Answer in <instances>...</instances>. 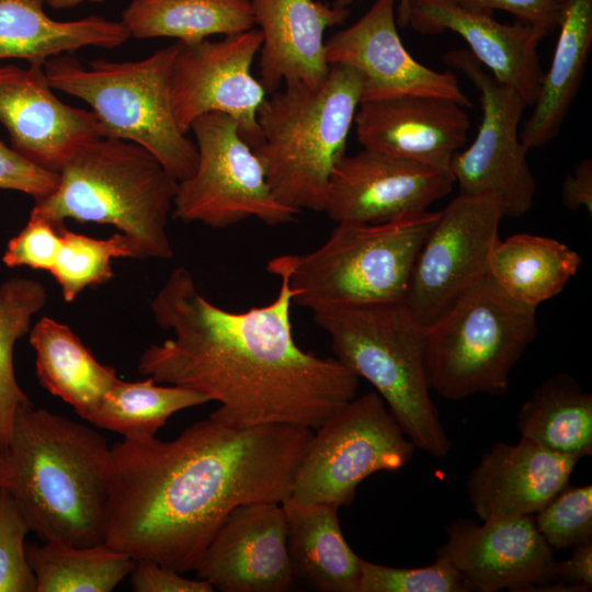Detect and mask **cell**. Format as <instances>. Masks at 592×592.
Returning a JSON list of instances; mask_svg holds the SVG:
<instances>
[{
	"mask_svg": "<svg viewBox=\"0 0 592 592\" xmlns=\"http://www.w3.org/2000/svg\"><path fill=\"white\" fill-rule=\"evenodd\" d=\"M294 254L266 270L280 291L265 306L223 309L175 267L150 301L156 323L173 335L149 345L138 372L160 384L204 395L219 406L209 418L232 429L292 424L316 430L356 396L358 377L335 357H321L294 340L289 277Z\"/></svg>",
	"mask_w": 592,
	"mask_h": 592,
	"instance_id": "1",
	"label": "cell"
},
{
	"mask_svg": "<svg viewBox=\"0 0 592 592\" xmlns=\"http://www.w3.org/2000/svg\"><path fill=\"white\" fill-rule=\"evenodd\" d=\"M312 434L292 424L232 429L208 417L171 441L114 443L104 543L134 560L194 571L234 509L291 496Z\"/></svg>",
	"mask_w": 592,
	"mask_h": 592,
	"instance_id": "2",
	"label": "cell"
},
{
	"mask_svg": "<svg viewBox=\"0 0 592 592\" xmlns=\"http://www.w3.org/2000/svg\"><path fill=\"white\" fill-rule=\"evenodd\" d=\"M110 470L104 435L32 402L19 409L0 448V490L42 542L104 543Z\"/></svg>",
	"mask_w": 592,
	"mask_h": 592,
	"instance_id": "3",
	"label": "cell"
},
{
	"mask_svg": "<svg viewBox=\"0 0 592 592\" xmlns=\"http://www.w3.org/2000/svg\"><path fill=\"white\" fill-rule=\"evenodd\" d=\"M178 181L144 147L101 137L58 171V182L32 209L57 227L66 219L111 225L132 241L136 259L173 255L168 235Z\"/></svg>",
	"mask_w": 592,
	"mask_h": 592,
	"instance_id": "4",
	"label": "cell"
},
{
	"mask_svg": "<svg viewBox=\"0 0 592 592\" xmlns=\"http://www.w3.org/2000/svg\"><path fill=\"white\" fill-rule=\"evenodd\" d=\"M361 98L362 78L345 65H330L317 88L286 84L264 98L252 150L280 203L298 213L325 209L328 183L345 156Z\"/></svg>",
	"mask_w": 592,
	"mask_h": 592,
	"instance_id": "5",
	"label": "cell"
},
{
	"mask_svg": "<svg viewBox=\"0 0 592 592\" xmlns=\"http://www.w3.org/2000/svg\"><path fill=\"white\" fill-rule=\"evenodd\" d=\"M334 357L366 379L415 448L436 458L452 444L430 396L425 325L403 299L312 310Z\"/></svg>",
	"mask_w": 592,
	"mask_h": 592,
	"instance_id": "6",
	"label": "cell"
},
{
	"mask_svg": "<svg viewBox=\"0 0 592 592\" xmlns=\"http://www.w3.org/2000/svg\"><path fill=\"white\" fill-rule=\"evenodd\" d=\"M179 41L135 61L94 59L83 66L69 54L44 65L49 86L83 100L106 137L135 143L153 155L179 182L197 163L195 141L178 126L170 93Z\"/></svg>",
	"mask_w": 592,
	"mask_h": 592,
	"instance_id": "7",
	"label": "cell"
},
{
	"mask_svg": "<svg viewBox=\"0 0 592 592\" xmlns=\"http://www.w3.org/2000/svg\"><path fill=\"white\" fill-rule=\"evenodd\" d=\"M537 307L504 293L487 274L425 326L430 388L449 400L503 395L537 335Z\"/></svg>",
	"mask_w": 592,
	"mask_h": 592,
	"instance_id": "8",
	"label": "cell"
},
{
	"mask_svg": "<svg viewBox=\"0 0 592 592\" xmlns=\"http://www.w3.org/2000/svg\"><path fill=\"white\" fill-rule=\"evenodd\" d=\"M440 212L383 224L342 221L327 241L294 254L293 305L312 310L405 299L415 259Z\"/></svg>",
	"mask_w": 592,
	"mask_h": 592,
	"instance_id": "9",
	"label": "cell"
},
{
	"mask_svg": "<svg viewBox=\"0 0 592 592\" xmlns=\"http://www.w3.org/2000/svg\"><path fill=\"white\" fill-rule=\"evenodd\" d=\"M414 448L376 391L355 396L314 430L289 497L338 509L349 505L364 479L401 469Z\"/></svg>",
	"mask_w": 592,
	"mask_h": 592,
	"instance_id": "10",
	"label": "cell"
},
{
	"mask_svg": "<svg viewBox=\"0 0 592 592\" xmlns=\"http://www.w3.org/2000/svg\"><path fill=\"white\" fill-rule=\"evenodd\" d=\"M194 172L179 181L172 216L223 229L248 218L278 226L293 221L297 210L273 195L263 167L230 116L212 112L196 117Z\"/></svg>",
	"mask_w": 592,
	"mask_h": 592,
	"instance_id": "11",
	"label": "cell"
},
{
	"mask_svg": "<svg viewBox=\"0 0 592 592\" xmlns=\"http://www.w3.org/2000/svg\"><path fill=\"white\" fill-rule=\"evenodd\" d=\"M445 62L463 72L478 89L481 122L475 140L457 151L449 171L459 194L494 195L504 217H521L533 206L537 185L520 139V122L526 106L511 87L496 80L468 49H453Z\"/></svg>",
	"mask_w": 592,
	"mask_h": 592,
	"instance_id": "12",
	"label": "cell"
},
{
	"mask_svg": "<svg viewBox=\"0 0 592 592\" xmlns=\"http://www.w3.org/2000/svg\"><path fill=\"white\" fill-rule=\"evenodd\" d=\"M504 213L494 195L458 194L439 218L415 259L405 303L424 323L489 274Z\"/></svg>",
	"mask_w": 592,
	"mask_h": 592,
	"instance_id": "13",
	"label": "cell"
},
{
	"mask_svg": "<svg viewBox=\"0 0 592 592\" xmlns=\"http://www.w3.org/2000/svg\"><path fill=\"white\" fill-rule=\"evenodd\" d=\"M179 43L170 82L179 128L187 134L196 117L224 113L235 119L242 138L253 149L259 143L257 113L266 96L251 73L262 45L261 32L253 27L220 41Z\"/></svg>",
	"mask_w": 592,
	"mask_h": 592,
	"instance_id": "14",
	"label": "cell"
},
{
	"mask_svg": "<svg viewBox=\"0 0 592 592\" xmlns=\"http://www.w3.org/2000/svg\"><path fill=\"white\" fill-rule=\"evenodd\" d=\"M454 183L451 171L363 148L334 167L323 210L335 223L383 224L428 210Z\"/></svg>",
	"mask_w": 592,
	"mask_h": 592,
	"instance_id": "15",
	"label": "cell"
},
{
	"mask_svg": "<svg viewBox=\"0 0 592 592\" xmlns=\"http://www.w3.org/2000/svg\"><path fill=\"white\" fill-rule=\"evenodd\" d=\"M396 0H374L353 24L325 41L330 65L354 68L362 78L361 102L402 94L449 99L470 107L458 79L449 71H435L417 61L397 31Z\"/></svg>",
	"mask_w": 592,
	"mask_h": 592,
	"instance_id": "16",
	"label": "cell"
},
{
	"mask_svg": "<svg viewBox=\"0 0 592 592\" xmlns=\"http://www.w3.org/2000/svg\"><path fill=\"white\" fill-rule=\"evenodd\" d=\"M0 123L19 155L57 173L81 147L106 136L91 110L55 95L38 66H0Z\"/></svg>",
	"mask_w": 592,
	"mask_h": 592,
	"instance_id": "17",
	"label": "cell"
},
{
	"mask_svg": "<svg viewBox=\"0 0 592 592\" xmlns=\"http://www.w3.org/2000/svg\"><path fill=\"white\" fill-rule=\"evenodd\" d=\"M436 557L447 559L470 590L526 592L555 581L554 549L538 532L533 515L477 524L457 519Z\"/></svg>",
	"mask_w": 592,
	"mask_h": 592,
	"instance_id": "18",
	"label": "cell"
},
{
	"mask_svg": "<svg viewBox=\"0 0 592 592\" xmlns=\"http://www.w3.org/2000/svg\"><path fill=\"white\" fill-rule=\"evenodd\" d=\"M223 592H284L295 581L284 509L255 502L234 509L194 570Z\"/></svg>",
	"mask_w": 592,
	"mask_h": 592,
	"instance_id": "19",
	"label": "cell"
},
{
	"mask_svg": "<svg viewBox=\"0 0 592 592\" xmlns=\"http://www.w3.org/2000/svg\"><path fill=\"white\" fill-rule=\"evenodd\" d=\"M353 124L363 148L446 171L470 127L463 106L423 94L363 101Z\"/></svg>",
	"mask_w": 592,
	"mask_h": 592,
	"instance_id": "20",
	"label": "cell"
},
{
	"mask_svg": "<svg viewBox=\"0 0 592 592\" xmlns=\"http://www.w3.org/2000/svg\"><path fill=\"white\" fill-rule=\"evenodd\" d=\"M408 25L423 34H458L496 80L513 88L526 105L535 103L544 76L537 47L545 36L533 25L501 23L492 12L456 0H411Z\"/></svg>",
	"mask_w": 592,
	"mask_h": 592,
	"instance_id": "21",
	"label": "cell"
},
{
	"mask_svg": "<svg viewBox=\"0 0 592 592\" xmlns=\"http://www.w3.org/2000/svg\"><path fill=\"white\" fill-rule=\"evenodd\" d=\"M262 35L259 81L266 95L282 84L317 88L330 66L326 59L325 32L343 23L348 8L317 0H250Z\"/></svg>",
	"mask_w": 592,
	"mask_h": 592,
	"instance_id": "22",
	"label": "cell"
},
{
	"mask_svg": "<svg viewBox=\"0 0 592 592\" xmlns=\"http://www.w3.org/2000/svg\"><path fill=\"white\" fill-rule=\"evenodd\" d=\"M578 460L522 437L497 442L469 474L471 508L482 522L534 515L568 485Z\"/></svg>",
	"mask_w": 592,
	"mask_h": 592,
	"instance_id": "23",
	"label": "cell"
},
{
	"mask_svg": "<svg viewBox=\"0 0 592 592\" xmlns=\"http://www.w3.org/2000/svg\"><path fill=\"white\" fill-rule=\"evenodd\" d=\"M45 0H0V59H23L43 67L53 57L88 46L105 49L126 43L130 35L121 21L88 16L56 21Z\"/></svg>",
	"mask_w": 592,
	"mask_h": 592,
	"instance_id": "24",
	"label": "cell"
},
{
	"mask_svg": "<svg viewBox=\"0 0 592 592\" xmlns=\"http://www.w3.org/2000/svg\"><path fill=\"white\" fill-rule=\"evenodd\" d=\"M287 525V548L293 572L322 592H358L361 558L342 533L338 508L282 502Z\"/></svg>",
	"mask_w": 592,
	"mask_h": 592,
	"instance_id": "25",
	"label": "cell"
},
{
	"mask_svg": "<svg viewBox=\"0 0 592 592\" xmlns=\"http://www.w3.org/2000/svg\"><path fill=\"white\" fill-rule=\"evenodd\" d=\"M549 69L520 132L530 150L551 141L577 95L592 47V0H563Z\"/></svg>",
	"mask_w": 592,
	"mask_h": 592,
	"instance_id": "26",
	"label": "cell"
},
{
	"mask_svg": "<svg viewBox=\"0 0 592 592\" xmlns=\"http://www.w3.org/2000/svg\"><path fill=\"white\" fill-rule=\"evenodd\" d=\"M30 343L42 387L88 421L118 379L114 367L101 364L67 325L49 317L31 328Z\"/></svg>",
	"mask_w": 592,
	"mask_h": 592,
	"instance_id": "27",
	"label": "cell"
},
{
	"mask_svg": "<svg viewBox=\"0 0 592 592\" xmlns=\"http://www.w3.org/2000/svg\"><path fill=\"white\" fill-rule=\"evenodd\" d=\"M580 254L556 239L515 234L496 242L489 275L513 299L537 307L558 295L577 273Z\"/></svg>",
	"mask_w": 592,
	"mask_h": 592,
	"instance_id": "28",
	"label": "cell"
},
{
	"mask_svg": "<svg viewBox=\"0 0 592 592\" xmlns=\"http://www.w3.org/2000/svg\"><path fill=\"white\" fill-rule=\"evenodd\" d=\"M526 439L550 452L582 458L592 454V395L568 374L550 376L536 387L516 415Z\"/></svg>",
	"mask_w": 592,
	"mask_h": 592,
	"instance_id": "29",
	"label": "cell"
},
{
	"mask_svg": "<svg viewBox=\"0 0 592 592\" xmlns=\"http://www.w3.org/2000/svg\"><path fill=\"white\" fill-rule=\"evenodd\" d=\"M121 22L135 38L171 37L183 43L255 26L250 0H130Z\"/></svg>",
	"mask_w": 592,
	"mask_h": 592,
	"instance_id": "30",
	"label": "cell"
},
{
	"mask_svg": "<svg viewBox=\"0 0 592 592\" xmlns=\"http://www.w3.org/2000/svg\"><path fill=\"white\" fill-rule=\"evenodd\" d=\"M26 556L36 579V592H111L134 566L132 557L105 543H26Z\"/></svg>",
	"mask_w": 592,
	"mask_h": 592,
	"instance_id": "31",
	"label": "cell"
},
{
	"mask_svg": "<svg viewBox=\"0 0 592 592\" xmlns=\"http://www.w3.org/2000/svg\"><path fill=\"white\" fill-rule=\"evenodd\" d=\"M209 402L202 394L177 385H160L151 377L139 382L118 378L88 419L99 429L123 439L156 436L174 413Z\"/></svg>",
	"mask_w": 592,
	"mask_h": 592,
	"instance_id": "32",
	"label": "cell"
},
{
	"mask_svg": "<svg viewBox=\"0 0 592 592\" xmlns=\"http://www.w3.org/2000/svg\"><path fill=\"white\" fill-rule=\"evenodd\" d=\"M46 301V289L36 280L13 276L0 285V448L11 436L19 409L32 402L15 377L14 345L30 332Z\"/></svg>",
	"mask_w": 592,
	"mask_h": 592,
	"instance_id": "33",
	"label": "cell"
},
{
	"mask_svg": "<svg viewBox=\"0 0 592 592\" xmlns=\"http://www.w3.org/2000/svg\"><path fill=\"white\" fill-rule=\"evenodd\" d=\"M60 234L61 244L50 274L66 301H72L87 287L110 281L113 259H136L132 241L122 232L96 239L62 226Z\"/></svg>",
	"mask_w": 592,
	"mask_h": 592,
	"instance_id": "34",
	"label": "cell"
},
{
	"mask_svg": "<svg viewBox=\"0 0 592 592\" xmlns=\"http://www.w3.org/2000/svg\"><path fill=\"white\" fill-rule=\"evenodd\" d=\"M358 592H469L458 570L445 558L436 557L425 567L397 568L361 558Z\"/></svg>",
	"mask_w": 592,
	"mask_h": 592,
	"instance_id": "35",
	"label": "cell"
},
{
	"mask_svg": "<svg viewBox=\"0 0 592 592\" xmlns=\"http://www.w3.org/2000/svg\"><path fill=\"white\" fill-rule=\"evenodd\" d=\"M553 549L573 548L592 540V487L568 485L533 515Z\"/></svg>",
	"mask_w": 592,
	"mask_h": 592,
	"instance_id": "36",
	"label": "cell"
},
{
	"mask_svg": "<svg viewBox=\"0 0 592 592\" xmlns=\"http://www.w3.org/2000/svg\"><path fill=\"white\" fill-rule=\"evenodd\" d=\"M31 528L12 498L0 490V592H36L26 556Z\"/></svg>",
	"mask_w": 592,
	"mask_h": 592,
	"instance_id": "37",
	"label": "cell"
},
{
	"mask_svg": "<svg viewBox=\"0 0 592 592\" xmlns=\"http://www.w3.org/2000/svg\"><path fill=\"white\" fill-rule=\"evenodd\" d=\"M61 227L32 209L24 228L8 242L2 262L9 267L29 266L50 273L61 244Z\"/></svg>",
	"mask_w": 592,
	"mask_h": 592,
	"instance_id": "38",
	"label": "cell"
},
{
	"mask_svg": "<svg viewBox=\"0 0 592 592\" xmlns=\"http://www.w3.org/2000/svg\"><path fill=\"white\" fill-rule=\"evenodd\" d=\"M57 182V172L32 163L0 140L1 190L25 193L36 202L52 194Z\"/></svg>",
	"mask_w": 592,
	"mask_h": 592,
	"instance_id": "39",
	"label": "cell"
},
{
	"mask_svg": "<svg viewBox=\"0 0 592 592\" xmlns=\"http://www.w3.org/2000/svg\"><path fill=\"white\" fill-rule=\"evenodd\" d=\"M460 4L492 12L501 10L528 23L546 37L558 27L563 0H456Z\"/></svg>",
	"mask_w": 592,
	"mask_h": 592,
	"instance_id": "40",
	"label": "cell"
},
{
	"mask_svg": "<svg viewBox=\"0 0 592 592\" xmlns=\"http://www.w3.org/2000/svg\"><path fill=\"white\" fill-rule=\"evenodd\" d=\"M136 592H214L213 585L196 577L189 579L181 572L149 559L134 560L129 572Z\"/></svg>",
	"mask_w": 592,
	"mask_h": 592,
	"instance_id": "41",
	"label": "cell"
},
{
	"mask_svg": "<svg viewBox=\"0 0 592 592\" xmlns=\"http://www.w3.org/2000/svg\"><path fill=\"white\" fill-rule=\"evenodd\" d=\"M562 202L570 210L584 208L592 214V161L582 159L561 186Z\"/></svg>",
	"mask_w": 592,
	"mask_h": 592,
	"instance_id": "42",
	"label": "cell"
},
{
	"mask_svg": "<svg viewBox=\"0 0 592 592\" xmlns=\"http://www.w3.org/2000/svg\"><path fill=\"white\" fill-rule=\"evenodd\" d=\"M555 581L592 588V540L573 547L568 559L556 560Z\"/></svg>",
	"mask_w": 592,
	"mask_h": 592,
	"instance_id": "43",
	"label": "cell"
},
{
	"mask_svg": "<svg viewBox=\"0 0 592 592\" xmlns=\"http://www.w3.org/2000/svg\"><path fill=\"white\" fill-rule=\"evenodd\" d=\"M355 0H333V4L341 8H348ZM411 0H399L397 8L396 21L400 26H407L409 21Z\"/></svg>",
	"mask_w": 592,
	"mask_h": 592,
	"instance_id": "44",
	"label": "cell"
},
{
	"mask_svg": "<svg viewBox=\"0 0 592 592\" xmlns=\"http://www.w3.org/2000/svg\"><path fill=\"white\" fill-rule=\"evenodd\" d=\"M105 0H45V2L54 9H69L77 7L83 2L99 3Z\"/></svg>",
	"mask_w": 592,
	"mask_h": 592,
	"instance_id": "45",
	"label": "cell"
}]
</instances>
